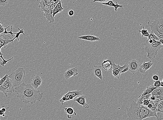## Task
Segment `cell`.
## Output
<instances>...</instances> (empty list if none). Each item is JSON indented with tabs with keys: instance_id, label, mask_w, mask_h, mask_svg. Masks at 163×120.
Returning a JSON list of instances; mask_svg holds the SVG:
<instances>
[{
	"instance_id": "6da1fadb",
	"label": "cell",
	"mask_w": 163,
	"mask_h": 120,
	"mask_svg": "<svg viewBox=\"0 0 163 120\" xmlns=\"http://www.w3.org/2000/svg\"><path fill=\"white\" fill-rule=\"evenodd\" d=\"M17 97L26 104H33L37 101L42 100L44 94L34 88L31 84L23 83L20 86L15 87Z\"/></svg>"
},
{
	"instance_id": "7a4b0ae2",
	"label": "cell",
	"mask_w": 163,
	"mask_h": 120,
	"mask_svg": "<svg viewBox=\"0 0 163 120\" xmlns=\"http://www.w3.org/2000/svg\"><path fill=\"white\" fill-rule=\"evenodd\" d=\"M127 111L128 120H142L152 117H157L156 112L146 106L137 104L133 100L130 104V107L127 108Z\"/></svg>"
},
{
	"instance_id": "3957f363",
	"label": "cell",
	"mask_w": 163,
	"mask_h": 120,
	"mask_svg": "<svg viewBox=\"0 0 163 120\" xmlns=\"http://www.w3.org/2000/svg\"><path fill=\"white\" fill-rule=\"evenodd\" d=\"M145 50L147 53V57L149 59L153 60L157 56L158 52L163 48V45L159 41H155L152 43H150L147 41L144 43Z\"/></svg>"
},
{
	"instance_id": "277c9868",
	"label": "cell",
	"mask_w": 163,
	"mask_h": 120,
	"mask_svg": "<svg viewBox=\"0 0 163 120\" xmlns=\"http://www.w3.org/2000/svg\"><path fill=\"white\" fill-rule=\"evenodd\" d=\"M147 24L151 31L160 38L163 39V16L158 15L155 20L153 21L149 20Z\"/></svg>"
},
{
	"instance_id": "5b68a950",
	"label": "cell",
	"mask_w": 163,
	"mask_h": 120,
	"mask_svg": "<svg viewBox=\"0 0 163 120\" xmlns=\"http://www.w3.org/2000/svg\"><path fill=\"white\" fill-rule=\"evenodd\" d=\"M25 71L23 68H19L14 72L12 73L8 77L13 82L15 87L20 86L25 83Z\"/></svg>"
},
{
	"instance_id": "8992f818",
	"label": "cell",
	"mask_w": 163,
	"mask_h": 120,
	"mask_svg": "<svg viewBox=\"0 0 163 120\" xmlns=\"http://www.w3.org/2000/svg\"><path fill=\"white\" fill-rule=\"evenodd\" d=\"M15 88L13 82L9 77H8L6 82L0 86V91L8 97L15 92Z\"/></svg>"
},
{
	"instance_id": "52a82bcc",
	"label": "cell",
	"mask_w": 163,
	"mask_h": 120,
	"mask_svg": "<svg viewBox=\"0 0 163 120\" xmlns=\"http://www.w3.org/2000/svg\"><path fill=\"white\" fill-rule=\"evenodd\" d=\"M82 95V92L80 90H76L69 91L66 94L64 95L60 99V102L62 105L64 103L67 101L74 100V98L77 96Z\"/></svg>"
},
{
	"instance_id": "ba28073f",
	"label": "cell",
	"mask_w": 163,
	"mask_h": 120,
	"mask_svg": "<svg viewBox=\"0 0 163 120\" xmlns=\"http://www.w3.org/2000/svg\"><path fill=\"white\" fill-rule=\"evenodd\" d=\"M112 63V75L114 78L119 79L120 78L121 72L124 68L128 67V64H125L121 66L119 64H116L114 62Z\"/></svg>"
},
{
	"instance_id": "9c48e42d",
	"label": "cell",
	"mask_w": 163,
	"mask_h": 120,
	"mask_svg": "<svg viewBox=\"0 0 163 120\" xmlns=\"http://www.w3.org/2000/svg\"><path fill=\"white\" fill-rule=\"evenodd\" d=\"M129 71L133 74L138 71L140 65L139 62L136 60L133 59L129 61L128 63Z\"/></svg>"
},
{
	"instance_id": "30bf717a",
	"label": "cell",
	"mask_w": 163,
	"mask_h": 120,
	"mask_svg": "<svg viewBox=\"0 0 163 120\" xmlns=\"http://www.w3.org/2000/svg\"><path fill=\"white\" fill-rule=\"evenodd\" d=\"M78 75V70L77 67L69 68L64 74V77L66 80H68L73 76Z\"/></svg>"
},
{
	"instance_id": "8fae6325",
	"label": "cell",
	"mask_w": 163,
	"mask_h": 120,
	"mask_svg": "<svg viewBox=\"0 0 163 120\" xmlns=\"http://www.w3.org/2000/svg\"><path fill=\"white\" fill-rule=\"evenodd\" d=\"M87 97L85 95H81L77 96V97L74 98V102H77L80 105L82 106L83 107L86 109L89 108V106L87 103L86 99Z\"/></svg>"
},
{
	"instance_id": "7c38bea8",
	"label": "cell",
	"mask_w": 163,
	"mask_h": 120,
	"mask_svg": "<svg viewBox=\"0 0 163 120\" xmlns=\"http://www.w3.org/2000/svg\"><path fill=\"white\" fill-rule=\"evenodd\" d=\"M153 64V63L151 61H149L147 62H144L143 63L140 65L138 71L141 73H145L151 67Z\"/></svg>"
},
{
	"instance_id": "4fadbf2b",
	"label": "cell",
	"mask_w": 163,
	"mask_h": 120,
	"mask_svg": "<svg viewBox=\"0 0 163 120\" xmlns=\"http://www.w3.org/2000/svg\"><path fill=\"white\" fill-rule=\"evenodd\" d=\"M42 83V80L39 75L34 77L31 80V84L34 88L37 89L41 86Z\"/></svg>"
},
{
	"instance_id": "5bb4252c",
	"label": "cell",
	"mask_w": 163,
	"mask_h": 120,
	"mask_svg": "<svg viewBox=\"0 0 163 120\" xmlns=\"http://www.w3.org/2000/svg\"><path fill=\"white\" fill-rule=\"evenodd\" d=\"M156 113L157 115L156 118L157 120L163 119V100L160 101L157 107Z\"/></svg>"
},
{
	"instance_id": "9a60e30c",
	"label": "cell",
	"mask_w": 163,
	"mask_h": 120,
	"mask_svg": "<svg viewBox=\"0 0 163 120\" xmlns=\"http://www.w3.org/2000/svg\"><path fill=\"white\" fill-rule=\"evenodd\" d=\"M93 73L95 77H97L100 80H103V75L102 70V66L95 65L93 68Z\"/></svg>"
},
{
	"instance_id": "2e32d148",
	"label": "cell",
	"mask_w": 163,
	"mask_h": 120,
	"mask_svg": "<svg viewBox=\"0 0 163 120\" xmlns=\"http://www.w3.org/2000/svg\"><path fill=\"white\" fill-rule=\"evenodd\" d=\"M152 95L154 96L160 100H163V87L155 89L152 93Z\"/></svg>"
},
{
	"instance_id": "e0dca14e",
	"label": "cell",
	"mask_w": 163,
	"mask_h": 120,
	"mask_svg": "<svg viewBox=\"0 0 163 120\" xmlns=\"http://www.w3.org/2000/svg\"><path fill=\"white\" fill-rule=\"evenodd\" d=\"M39 3V7L41 8V11L44 12L46 14H49L51 12L50 6L45 4L44 0H41Z\"/></svg>"
},
{
	"instance_id": "ac0fdd59",
	"label": "cell",
	"mask_w": 163,
	"mask_h": 120,
	"mask_svg": "<svg viewBox=\"0 0 163 120\" xmlns=\"http://www.w3.org/2000/svg\"><path fill=\"white\" fill-rule=\"evenodd\" d=\"M78 38L80 39L90 41H96L100 40L99 37L91 35L81 36Z\"/></svg>"
},
{
	"instance_id": "d6986e66",
	"label": "cell",
	"mask_w": 163,
	"mask_h": 120,
	"mask_svg": "<svg viewBox=\"0 0 163 120\" xmlns=\"http://www.w3.org/2000/svg\"><path fill=\"white\" fill-rule=\"evenodd\" d=\"M102 3V4L105 5L113 7L115 8L116 13L117 12L118 8H122L123 7V6L122 5H120L118 4L117 2H116V4H114L112 0H109L107 2Z\"/></svg>"
},
{
	"instance_id": "ffe728a7",
	"label": "cell",
	"mask_w": 163,
	"mask_h": 120,
	"mask_svg": "<svg viewBox=\"0 0 163 120\" xmlns=\"http://www.w3.org/2000/svg\"><path fill=\"white\" fill-rule=\"evenodd\" d=\"M102 67L107 71H110L113 67V63L109 60H105L102 63Z\"/></svg>"
},
{
	"instance_id": "44dd1931",
	"label": "cell",
	"mask_w": 163,
	"mask_h": 120,
	"mask_svg": "<svg viewBox=\"0 0 163 120\" xmlns=\"http://www.w3.org/2000/svg\"><path fill=\"white\" fill-rule=\"evenodd\" d=\"M65 112L67 115V117L69 119H71L73 116H76L77 113L74 112L73 108L71 107L64 108Z\"/></svg>"
},
{
	"instance_id": "7402d4cb",
	"label": "cell",
	"mask_w": 163,
	"mask_h": 120,
	"mask_svg": "<svg viewBox=\"0 0 163 120\" xmlns=\"http://www.w3.org/2000/svg\"><path fill=\"white\" fill-rule=\"evenodd\" d=\"M152 94H149L145 96L140 95L139 96L137 100V103L139 104H142L143 105L144 101L146 99L150 98V97L151 96Z\"/></svg>"
},
{
	"instance_id": "603a6c76",
	"label": "cell",
	"mask_w": 163,
	"mask_h": 120,
	"mask_svg": "<svg viewBox=\"0 0 163 120\" xmlns=\"http://www.w3.org/2000/svg\"><path fill=\"white\" fill-rule=\"evenodd\" d=\"M157 88V87L154 86L153 85L147 86L146 88L144 91L143 93L141 95L145 96L152 94V92Z\"/></svg>"
},
{
	"instance_id": "cb8c5ba5",
	"label": "cell",
	"mask_w": 163,
	"mask_h": 120,
	"mask_svg": "<svg viewBox=\"0 0 163 120\" xmlns=\"http://www.w3.org/2000/svg\"><path fill=\"white\" fill-rule=\"evenodd\" d=\"M13 41L12 39L11 40H4L2 39H0V47H1V49L0 50H1V49L2 47L6 49L7 47L8 44L10 43H13Z\"/></svg>"
},
{
	"instance_id": "d4e9b609",
	"label": "cell",
	"mask_w": 163,
	"mask_h": 120,
	"mask_svg": "<svg viewBox=\"0 0 163 120\" xmlns=\"http://www.w3.org/2000/svg\"><path fill=\"white\" fill-rule=\"evenodd\" d=\"M44 16L46 17L47 21L49 22L50 23H53L55 22V18L53 16V11L51 10V12L49 14H44Z\"/></svg>"
},
{
	"instance_id": "484cf974",
	"label": "cell",
	"mask_w": 163,
	"mask_h": 120,
	"mask_svg": "<svg viewBox=\"0 0 163 120\" xmlns=\"http://www.w3.org/2000/svg\"><path fill=\"white\" fill-rule=\"evenodd\" d=\"M0 52H1V53H0V57L2 59V60L1 61V66H4L5 65L7 64V63L8 61L13 59L14 57H12L8 60H6L5 59L4 57H3V54L1 52V50H0Z\"/></svg>"
},
{
	"instance_id": "4316f807",
	"label": "cell",
	"mask_w": 163,
	"mask_h": 120,
	"mask_svg": "<svg viewBox=\"0 0 163 120\" xmlns=\"http://www.w3.org/2000/svg\"><path fill=\"white\" fill-rule=\"evenodd\" d=\"M138 31L141 34L142 37H148L150 35L148 31L144 26L143 27L142 30H139Z\"/></svg>"
},
{
	"instance_id": "83f0119b",
	"label": "cell",
	"mask_w": 163,
	"mask_h": 120,
	"mask_svg": "<svg viewBox=\"0 0 163 120\" xmlns=\"http://www.w3.org/2000/svg\"><path fill=\"white\" fill-rule=\"evenodd\" d=\"M18 29L19 30V32L17 33L16 36H15V37H14V38L12 39L13 42L16 39H18L19 41H20V39H19V37L21 34H22L24 35H25V34L24 33V30L22 28L21 29H20L19 28H18Z\"/></svg>"
},
{
	"instance_id": "f1b7e54d",
	"label": "cell",
	"mask_w": 163,
	"mask_h": 120,
	"mask_svg": "<svg viewBox=\"0 0 163 120\" xmlns=\"http://www.w3.org/2000/svg\"><path fill=\"white\" fill-rule=\"evenodd\" d=\"M0 39H4V40H11L12 39V38L7 34H2L0 35Z\"/></svg>"
},
{
	"instance_id": "f546056e",
	"label": "cell",
	"mask_w": 163,
	"mask_h": 120,
	"mask_svg": "<svg viewBox=\"0 0 163 120\" xmlns=\"http://www.w3.org/2000/svg\"><path fill=\"white\" fill-rule=\"evenodd\" d=\"M9 27L10 26H8L6 28V30H5V31L4 33H3L2 34H11V35H16L17 33H13L12 32V30L13 28V25H11V31H10L8 32L7 31V29L8 28H9Z\"/></svg>"
},
{
	"instance_id": "4dcf8cb0",
	"label": "cell",
	"mask_w": 163,
	"mask_h": 120,
	"mask_svg": "<svg viewBox=\"0 0 163 120\" xmlns=\"http://www.w3.org/2000/svg\"><path fill=\"white\" fill-rule=\"evenodd\" d=\"M62 0H61L58 4H57L56 7L57 9L61 12V13H62L63 10L64 9V8L62 6Z\"/></svg>"
},
{
	"instance_id": "1f68e13d",
	"label": "cell",
	"mask_w": 163,
	"mask_h": 120,
	"mask_svg": "<svg viewBox=\"0 0 163 120\" xmlns=\"http://www.w3.org/2000/svg\"><path fill=\"white\" fill-rule=\"evenodd\" d=\"M10 0H0V5L4 6L7 5L9 3Z\"/></svg>"
},
{
	"instance_id": "d6a6232c",
	"label": "cell",
	"mask_w": 163,
	"mask_h": 120,
	"mask_svg": "<svg viewBox=\"0 0 163 120\" xmlns=\"http://www.w3.org/2000/svg\"><path fill=\"white\" fill-rule=\"evenodd\" d=\"M8 76H9L8 74H6L4 77L1 79V81H0V86L6 82Z\"/></svg>"
},
{
	"instance_id": "836d02e7",
	"label": "cell",
	"mask_w": 163,
	"mask_h": 120,
	"mask_svg": "<svg viewBox=\"0 0 163 120\" xmlns=\"http://www.w3.org/2000/svg\"><path fill=\"white\" fill-rule=\"evenodd\" d=\"M161 81L159 80H157V81H154L153 85L157 88H159V87H161L160 84Z\"/></svg>"
},
{
	"instance_id": "e575fe53",
	"label": "cell",
	"mask_w": 163,
	"mask_h": 120,
	"mask_svg": "<svg viewBox=\"0 0 163 120\" xmlns=\"http://www.w3.org/2000/svg\"><path fill=\"white\" fill-rule=\"evenodd\" d=\"M61 13V12L59 11V10L57 9L56 7H55L53 11V16L54 18H55V17L56 16L57 14L59 13Z\"/></svg>"
},
{
	"instance_id": "d590c367",
	"label": "cell",
	"mask_w": 163,
	"mask_h": 120,
	"mask_svg": "<svg viewBox=\"0 0 163 120\" xmlns=\"http://www.w3.org/2000/svg\"><path fill=\"white\" fill-rule=\"evenodd\" d=\"M160 101V100L159 99L157 98H156L155 99V100H154L153 101H152V102H153L154 104H155V105L156 106V107H157V106L158 104Z\"/></svg>"
},
{
	"instance_id": "8d00e7d4",
	"label": "cell",
	"mask_w": 163,
	"mask_h": 120,
	"mask_svg": "<svg viewBox=\"0 0 163 120\" xmlns=\"http://www.w3.org/2000/svg\"><path fill=\"white\" fill-rule=\"evenodd\" d=\"M152 79L154 81H157V80H159V77L157 75H154L152 77Z\"/></svg>"
},
{
	"instance_id": "74e56055",
	"label": "cell",
	"mask_w": 163,
	"mask_h": 120,
	"mask_svg": "<svg viewBox=\"0 0 163 120\" xmlns=\"http://www.w3.org/2000/svg\"><path fill=\"white\" fill-rule=\"evenodd\" d=\"M68 14L69 16H74V12L73 10H70V11L69 12Z\"/></svg>"
},
{
	"instance_id": "f35d334b",
	"label": "cell",
	"mask_w": 163,
	"mask_h": 120,
	"mask_svg": "<svg viewBox=\"0 0 163 120\" xmlns=\"http://www.w3.org/2000/svg\"><path fill=\"white\" fill-rule=\"evenodd\" d=\"M8 108H9L8 107H4V106H3V107L1 108V109L2 110L4 111V113H6L7 111V110H8Z\"/></svg>"
},
{
	"instance_id": "ab89813d",
	"label": "cell",
	"mask_w": 163,
	"mask_h": 120,
	"mask_svg": "<svg viewBox=\"0 0 163 120\" xmlns=\"http://www.w3.org/2000/svg\"><path fill=\"white\" fill-rule=\"evenodd\" d=\"M61 0H52L51 4H58Z\"/></svg>"
},
{
	"instance_id": "60d3db41",
	"label": "cell",
	"mask_w": 163,
	"mask_h": 120,
	"mask_svg": "<svg viewBox=\"0 0 163 120\" xmlns=\"http://www.w3.org/2000/svg\"><path fill=\"white\" fill-rule=\"evenodd\" d=\"M5 30H6V27L5 26L0 28V34L3 33L5 31Z\"/></svg>"
},
{
	"instance_id": "b9f144b4",
	"label": "cell",
	"mask_w": 163,
	"mask_h": 120,
	"mask_svg": "<svg viewBox=\"0 0 163 120\" xmlns=\"http://www.w3.org/2000/svg\"><path fill=\"white\" fill-rule=\"evenodd\" d=\"M128 71H129V68H128V66L127 67L124 68V69L122 70V72H121V73H125Z\"/></svg>"
},
{
	"instance_id": "7bdbcfd3",
	"label": "cell",
	"mask_w": 163,
	"mask_h": 120,
	"mask_svg": "<svg viewBox=\"0 0 163 120\" xmlns=\"http://www.w3.org/2000/svg\"><path fill=\"white\" fill-rule=\"evenodd\" d=\"M159 41L160 43L161 44H162V45H163V39H160Z\"/></svg>"
},
{
	"instance_id": "ee69618b",
	"label": "cell",
	"mask_w": 163,
	"mask_h": 120,
	"mask_svg": "<svg viewBox=\"0 0 163 120\" xmlns=\"http://www.w3.org/2000/svg\"><path fill=\"white\" fill-rule=\"evenodd\" d=\"M44 1L45 2L49 3L51 4L52 0H44Z\"/></svg>"
},
{
	"instance_id": "f6af8a7d",
	"label": "cell",
	"mask_w": 163,
	"mask_h": 120,
	"mask_svg": "<svg viewBox=\"0 0 163 120\" xmlns=\"http://www.w3.org/2000/svg\"><path fill=\"white\" fill-rule=\"evenodd\" d=\"M160 86H161V87H163V81L161 82Z\"/></svg>"
},
{
	"instance_id": "bcb514c9",
	"label": "cell",
	"mask_w": 163,
	"mask_h": 120,
	"mask_svg": "<svg viewBox=\"0 0 163 120\" xmlns=\"http://www.w3.org/2000/svg\"><path fill=\"white\" fill-rule=\"evenodd\" d=\"M162 81L163 82V79H162Z\"/></svg>"
}]
</instances>
